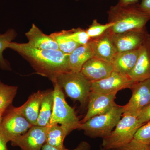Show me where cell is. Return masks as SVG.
I'll list each match as a JSON object with an SVG mask.
<instances>
[{
  "label": "cell",
  "mask_w": 150,
  "mask_h": 150,
  "mask_svg": "<svg viewBox=\"0 0 150 150\" xmlns=\"http://www.w3.org/2000/svg\"><path fill=\"white\" fill-rule=\"evenodd\" d=\"M139 51V48L117 53L111 62L114 71L128 76L136 65Z\"/></svg>",
  "instance_id": "18"
},
{
  "label": "cell",
  "mask_w": 150,
  "mask_h": 150,
  "mask_svg": "<svg viewBox=\"0 0 150 150\" xmlns=\"http://www.w3.org/2000/svg\"><path fill=\"white\" fill-rule=\"evenodd\" d=\"M91 146L90 144L85 141L81 142L74 149L71 150H91ZM67 150H69L67 149Z\"/></svg>",
  "instance_id": "32"
},
{
  "label": "cell",
  "mask_w": 150,
  "mask_h": 150,
  "mask_svg": "<svg viewBox=\"0 0 150 150\" xmlns=\"http://www.w3.org/2000/svg\"><path fill=\"white\" fill-rule=\"evenodd\" d=\"M141 126L137 116L123 114L110 135L103 139L101 146L105 149L112 150L128 144L133 140Z\"/></svg>",
  "instance_id": "6"
},
{
  "label": "cell",
  "mask_w": 150,
  "mask_h": 150,
  "mask_svg": "<svg viewBox=\"0 0 150 150\" xmlns=\"http://www.w3.org/2000/svg\"><path fill=\"white\" fill-rule=\"evenodd\" d=\"M25 35L28 40V43L34 48L41 50H59L54 38L50 35L43 33L33 23Z\"/></svg>",
  "instance_id": "17"
},
{
  "label": "cell",
  "mask_w": 150,
  "mask_h": 150,
  "mask_svg": "<svg viewBox=\"0 0 150 150\" xmlns=\"http://www.w3.org/2000/svg\"><path fill=\"white\" fill-rule=\"evenodd\" d=\"M47 129L48 126H33L25 134L13 140L11 145L21 150H40L46 143Z\"/></svg>",
  "instance_id": "11"
},
{
  "label": "cell",
  "mask_w": 150,
  "mask_h": 150,
  "mask_svg": "<svg viewBox=\"0 0 150 150\" xmlns=\"http://www.w3.org/2000/svg\"><path fill=\"white\" fill-rule=\"evenodd\" d=\"M55 83L64 90L68 97L73 101H79L83 107L88 103L91 82L81 72L62 73L57 76Z\"/></svg>",
  "instance_id": "4"
},
{
  "label": "cell",
  "mask_w": 150,
  "mask_h": 150,
  "mask_svg": "<svg viewBox=\"0 0 150 150\" xmlns=\"http://www.w3.org/2000/svg\"><path fill=\"white\" fill-rule=\"evenodd\" d=\"M66 32L68 37L80 45H85L91 39L86 30L81 28L66 30Z\"/></svg>",
  "instance_id": "26"
},
{
  "label": "cell",
  "mask_w": 150,
  "mask_h": 150,
  "mask_svg": "<svg viewBox=\"0 0 150 150\" xmlns=\"http://www.w3.org/2000/svg\"><path fill=\"white\" fill-rule=\"evenodd\" d=\"M100 150H107V149H104V148H103L101 146H100Z\"/></svg>",
  "instance_id": "36"
},
{
  "label": "cell",
  "mask_w": 150,
  "mask_h": 150,
  "mask_svg": "<svg viewBox=\"0 0 150 150\" xmlns=\"http://www.w3.org/2000/svg\"><path fill=\"white\" fill-rule=\"evenodd\" d=\"M93 56V49L90 40L87 44L79 46L69 54V62L71 71L80 72L84 64Z\"/></svg>",
  "instance_id": "19"
},
{
  "label": "cell",
  "mask_w": 150,
  "mask_h": 150,
  "mask_svg": "<svg viewBox=\"0 0 150 150\" xmlns=\"http://www.w3.org/2000/svg\"><path fill=\"white\" fill-rule=\"evenodd\" d=\"M148 146L133 139L128 144L111 150H147Z\"/></svg>",
  "instance_id": "28"
},
{
  "label": "cell",
  "mask_w": 150,
  "mask_h": 150,
  "mask_svg": "<svg viewBox=\"0 0 150 150\" xmlns=\"http://www.w3.org/2000/svg\"><path fill=\"white\" fill-rule=\"evenodd\" d=\"M8 142H9V140L0 126V150H8L7 144Z\"/></svg>",
  "instance_id": "30"
},
{
  "label": "cell",
  "mask_w": 150,
  "mask_h": 150,
  "mask_svg": "<svg viewBox=\"0 0 150 150\" xmlns=\"http://www.w3.org/2000/svg\"><path fill=\"white\" fill-rule=\"evenodd\" d=\"M139 123L141 126L150 120V104L141 110L137 116Z\"/></svg>",
  "instance_id": "29"
},
{
  "label": "cell",
  "mask_w": 150,
  "mask_h": 150,
  "mask_svg": "<svg viewBox=\"0 0 150 150\" xmlns=\"http://www.w3.org/2000/svg\"><path fill=\"white\" fill-rule=\"evenodd\" d=\"M113 25V23L110 22L106 24H101L98 22L97 20L94 19L86 30L91 39H93L103 35Z\"/></svg>",
  "instance_id": "25"
},
{
  "label": "cell",
  "mask_w": 150,
  "mask_h": 150,
  "mask_svg": "<svg viewBox=\"0 0 150 150\" xmlns=\"http://www.w3.org/2000/svg\"><path fill=\"white\" fill-rule=\"evenodd\" d=\"M54 104V89L46 91L40 105L36 126L43 127L48 126L53 112Z\"/></svg>",
  "instance_id": "20"
},
{
  "label": "cell",
  "mask_w": 150,
  "mask_h": 150,
  "mask_svg": "<svg viewBox=\"0 0 150 150\" xmlns=\"http://www.w3.org/2000/svg\"><path fill=\"white\" fill-rule=\"evenodd\" d=\"M112 34L110 28L99 37L90 39L93 57L111 63L118 53L113 42Z\"/></svg>",
  "instance_id": "14"
},
{
  "label": "cell",
  "mask_w": 150,
  "mask_h": 150,
  "mask_svg": "<svg viewBox=\"0 0 150 150\" xmlns=\"http://www.w3.org/2000/svg\"><path fill=\"white\" fill-rule=\"evenodd\" d=\"M46 91H38L32 94L24 104L18 107H14L15 110L23 116L33 126L37 124L39 116L40 105Z\"/></svg>",
  "instance_id": "16"
},
{
  "label": "cell",
  "mask_w": 150,
  "mask_h": 150,
  "mask_svg": "<svg viewBox=\"0 0 150 150\" xmlns=\"http://www.w3.org/2000/svg\"><path fill=\"white\" fill-rule=\"evenodd\" d=\"M139 4L140 8L150 17V0H142Z\"/></svg>",
  "instance_id": "31"
},
{
  "label": "cell",
  "mask_w": 150,
  "mask_h": 150,
  "mask_svg": "<svg viewBox=\"0 0 150 150\" xmlns=\"http://www.w3.org/2000/svg\"><path fill=\"white\" fill-rule=\"evenodd\" d=\"M50 35L56 41L59 50L65 54H70L75 49L81 46L67 36L66 30L53 33Z\"/></svg>",
  "instance_id": "23"
},
{
  "label": "cell",
  "mask_w": 150,
  "mask_h": 150,
  "mask_svg": "<svg viewBox=\"0 0 150 150\" xmlns=\"http://www.w3.org/2000/svg\"><path fill=\"white\" fill-rule=\"evenodd\" d=\"M33 126L11 106L3 115L0 126L9 142L25 134Z\"/></svg>",
  "instance_id": "8"
},
{
  "label": "cell",
  "mask_w": 150,
  "mask_h": 150,
  "mask_svg": "<svg viewBox=\"0 0 150 150\" xmlns=\"http://www.w3.org/2000/svg\"><path fill=\"white\" fill-rule=\"evenodd\" d=\"M54 107L48 126L60 124L68 135L79 129L80 121L74 108L66 101L63 90L57 84H54Z\"/></svg>",
  "instance_id": "5"
},
{
  "label": "cell",
  "mask_w": 150,
  "mask_h": 150,
  "mask_svg": "<svg viewBox=\"0 0 150 150\" xmlns=\"http://www.w3.org/2000/svg\"><path fill=\"white\" fill-rule=\"evenodd\" d=\"M130 89L132 96L128 103L123 106V114L137 117L142 109L150 104V79L134 83Z\"/></svg>",
  "instance_id": "7"
},
{
  "label": "cell",
  "mask_w": 150,
  "mask_h": 150,
  "mask_svg": "<svg viewBox=\"0 0 150 150\" xmlns=\"http://www.w3.org/2000/svg\"><path fill=\"white\" fill-rule=\"evenodd\" d=\"M116 94L117 93L106 94L91 92L88 102L87 112L80 121L81 123H85L94 116L108 112L117 106L118 105L115 101Z\"/></svg>",
  "instance_id": "10"
},
{
  "label": "cell",
  "mask_w": 150,
  "mask_h": 150,
  "mask_svg": "<svg viewBox=\"0 0 150 150\" xmlns=\"http://www.w3.org/2000/svg\"><path fill=\"white\" fill-rule=\"evenodd\" d=\"M17 91V86L8 85L0 80V113L2 115L12 106Z\"/></svg>",
  "instance_id": "22"
},
{
  "label": "cell",
  "mask_w": 150,
  "mask_h": 150,
  "mask_svg": "<svg viewBox=\"0 0 150 150\" xmlns=\"http://www.w3.org/2000/svg\"><path fill=\"white\" fill-rule=\"evenodd\" d=\"M150 35L146 28L113 33L112 38L118 53L139 48Z\"/></svg>",
  "instance_id": "12"
},
{
  "label": "cell",
  "mask_w": 150,
  "mask_h": 150,
  "mask_svg": "<svg viewBox=\"0 0 150 150\" xmlns=\"http://www.w3.org/2000/svg\"><path fill=\"white\" fill-rule=\"evenodd\" d=\"M108 22L113 25L110 30L113 33L144 29L150 17L140 8L139 4L123 6L119 3L112 6L107 11Z\"/></svg>",
  "instance_id": "2"
},
{
  "label": "cell",
  "mask_w": 150,
  "mask_h": 150,
  "mask_svg": "<svg viewBox=\"0 0 150 150\" xmlns=\"http://www.w3.org/2000/svg\"><path fill=\"white\" fill-rule=\"evenodd\" d=\"M128 76L135 83L150 79V34L140 46L137 63Z\"/></svg>",
  "instance_id": "13"
},
{
  "label": "cell",
  "mask_w": 150,
  "mask_h": 150,
  "mask_svg": "<svg viewBox=\"0 0 150 150\" xmlns=\"http://www.w3.org/2000/svg\"><path fill=\"white\" fill-rule=\"evenodd\" d=\"M76 1H79V0H76Z\"/></svg>",
  "instance_id": "38"
},
{
  "label": "cell",
  "mask_w": 150,
  "mask_h": 150,
  "mask_svg": "<svg viewBox=\"0 0 150 150\" xmlns=\"http://www.w3.org/2000/svg\"><path fill=\"white\" fill-rule=\"evenodd\" d=\"M113 71L111 63L93 57L84 64L80 72L92 82L108 77Z\"/></svg>",
  "instance_id": "15"
},
{
  "label": "cell",
  "mask_w": 150,
  "mask_h": 150,
  "mask_svg": "<svg viewBox=\"0 0 150 150\" xmlns=\"http://www.w3.org/2000/svg\"><path fill=\"white\" fill-rule=\"evenodd\" d=\"M140 0H119V3L120 4L123 6L137 4Z\"/></svg>",
  "instance_id": "33"
},
{
  "label": "cell",
  "mask_w": 150,
  "mask_h": 150,
  "mask_svg": "<svg viewBox=\"0 0 150 150\" xmlns=\"http://www.w3.org/2000/svg\"><path fill=\"white\" fill-rule=\"evenodd\" d=\"M3 115L0 113V123L1 122L2 119Z\"/></svg>",
  "instance_id": "35"
},
{
  "label": "cell",
  "mask_w": 150,
  "mask_h": 150,
  "mask_svg": "<svg viewBox=\"0 0 150 150\" xmlns=\"http://www.w3.org/2000/svg\"><path fill=\"white\" fill-rule=\"evenodd\" d=\"M67 149L66 148L63 149H58V148L54 147L52 146H50V145L45 143L43 145L40 150H67Z\"/></svg>",
  "instance_id": "34"
},
{
  "label": "cell",
  "mask_w": 150,
  "mask_h": 150,
  "mask_svg": "<svg viewBox=\"0 0 150 150\" xmlns=\"http://www.w3.org/2000/svg\"><path fill=\"white\" fill-rule=\"evenodd\" d=\"M147 150H150V144L148 146L147 149Z\"/></svg>",
  "instance_id": "37"
},
{
  "label": "cell",
  "mask_w": 150,
  "mask_h": 150,
  "mask_svg": "<svg viewBox=\"0 0 150 150\" xmlns=\"http://www.w3.org/2000/svg\"><path fill=\"white\" fill-rule=\"evenodd\" d=\"M17 35L13 29H8L6 32L0 34V68L3 70H11L9 63L3 56V52L8 48V45L15 39Z\"/></svg>",
  "instance_id": "24"
},
{
  "label": "cell",
  "mask_w": 150,
  "mask_h": 150,
  "mask_svg": "<svg viewBox=\"0 0 150 150\" xmlns=\"http://www.w3.org/2000/svg\"><path fill=\"white\" fill-rule=\"evenodd\" d=\"M8 48L16 51L29 62L38 74L48 78L53 84L62 73L70 71L69 54L60 50H41L28 43L11 42Z\"/></svg>",
  "instance_id": "1"
},
{
  "label": "cell",
  "mask_w": 150,
  "mask_h": 150,
  "mask_svg": "<svg viewBox=\"0 0 150 150\" xmlns=\"http://www.w3.org/2000/svg\"><path fill=\"white\" fill-rule=\"evenodd\" d=\"M123 106L118 105L108 112L94 116L81 123L78 130H83L86 136L102 139L110 135L122 117Z\"/></svg>",
  "instance_id": "3"
},
{
  "label": "cell",
  "mask_w": 150,
  "mask_h": 150,
  "mask_svg": "<svg viewBox=\"0 0 150 150\" xmlns=\"http://www.w3.org/2000/svg\"><path fill=\"white\" fill-rule=\"evenodd\" d=\"M67 135V131L61 125H49L46 132V143L55 148L64 149V142Z\"/></svg>",
  "instance_id": "21"
},
{
  "label": "cell",
  "mask_w": 150,
  "mask_h": 150,
  "mask_svg": "<svg viewBox=\"0 0 150 150\" xmlns=\"http://www.w3.org/2000/svg\"><path fill=\"white\" fill-rule=\"evenodd\" d=\"M134 139L147 146L150 144V120L138 129Z\"/></svg>",
  "instance_id": "27"
},
{
  "label": "cell",
  "mask_w": 150,
  "mask_h": 150,
  "mask_svg": "<svg viewBox=\"0 0 150 150\" xmlns=\"http://www.w3.org/2000/svg\"><path fill=\"white\" fill-rule=\"evenodd\" d=\"M129 76L113 71L106 78L91 84V91L102 94L117 93L118 91L131 88L134 83Z\"/></svg>",
  "instance_id": "9"
}]
</instances>
